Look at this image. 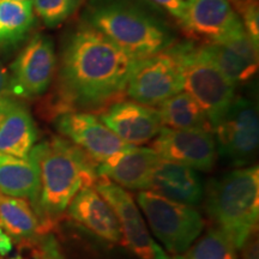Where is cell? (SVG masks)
I'll return each mask as SVG.
<instances>
[{
	"instance_id": "25",
	"label": "cell",
	"mask_w": 259,
	"mask_h": 259,
	"mask_svg": "<svg viewBox=\"0 0 259 259\" xmlns=\"http://www.w3.org/2000/svg\"><path fill=\"white\" fill-rule=\"evenodd\" d=\"M83 0H32V8L45 25L56 28L76 14Z\"/></svg>"
},
{
	"instance_id": "9",
	"label": "cell",
	"mask_w": 259,
	"mask_h": 259,
	"mask_svg": "<svg viewBox=\"0 0 259 259\" xmlns=\"http://www.w3.org/2000/svg\"><path fill=\"white\" fill-rule=\"evenodd\" d=\"M57 69L54 44L45 34H35L11 65L12 97L35 99L50 88Z\"/></svg>"
},
{
	"instance_id": "14",
	"label": "cell",
	"mask_w": 259,
	"mask_h": 259,
	"mask_svg": "<svg viewBox=\"0 0 259 259\" xmlns=\"http://www.w3.org/2000/svg\"><path fill=\"white\" fill-rule=\"evenodd\" d=\"M100 120L131 145L148 143L163 127L158 109L135 101L113 102L101 112Z\"/></svg>"
},
{
	"instance_id": "20",
	"label": "cell",
	"mask_w": 259,
	"mask_h": 259,
	"mask_svg": "<svg viewBox=\"0 0 259 259\" xmlns=\"http://www.w3.org/2000/svg\"><path fill=\"white\" fill-rule=\"evenodd\" d=\"M0 193L23 198L36 211L40 194V178L30 157L19 158L0 154Z\"/></svg>"
},
{
	"instance_id": "31",
	"label": "cell",
	"mask_w": 259,
	"mask_h": 259,
	"mask_svg": "<svg viewBox=\"0 0 259 259\" xmlns=\"http://www.w3.org/2000/svg\"><path fill=\"white\" fill-rule=\"evenodd\" d=\"M11 96V90H10V76L8 71L0 60V97Z\"/></svg>"
},
{
	"instance_id": "4",
	"label": "cell",
	"mask_w": 259,
	"mask_h": 259,
	"mask_svg": "<svg viewBox=\"0 0 259 259\" xmlns=\"http://www.w3.org/2000/svg\"><path fill=\"white\" fill-rule=\"evenodd\" d=\"M205 209L218 231L240 250L258 225L259 168L241 167L212 181Z\"/></svg>"
},
{
	"instance_id": "16",
	"label": "cell",
	"mask_w": 259,
	"mask_h": 259,
	"mask_svg": "<svg viewBox=\"0 0 259 259\" xmlns=\"http://www.w3.org/2000/svg\"><path fill=\"white\" fill-rule=\"evenodd\" d=\"M160 160L153 148L128 145L97 164V177L106 178L122 189L148 191L151 174Z\"/></svg>"
},
{
	"instance_id": "19",
	"label": "cell",
	"mask_w": 259,
	"mask_h": 259,
	"mask_svg": "<svg viewBox=\"0 0 259 259\" xmlns=\"http://www.w3.org/2000/svg\"><path fill=\"white\" fill-rule=\"evenodd\" d=\"M148 191L192 206L202 202L204 197L202 181L196 169L167 160H160L154 168Z\"/></svg>"
},
{
	"instance_id": "24",
	"label": "cell",
	"mask_w": 259,
	"mask_h": 259,
	"mask_svg": "<svg viewBox=\"0 0 259 259\" xmlns=\"http://www.w3.org/2000/svg\"><path fill=\"white\" fill-rule=\"evenodd\" d=\"M174 259H238L236 250L218 229H209L185 253Z\"/></svg>"
},
{
	"instance_id": "18",
	"label": "cell",
	"mask_w": 259,
	"mask_h": 259,
	"mask_svg": "<svg viewBox=\"0 0 259 259\" xmlns=\"http://www.w3.org/2000/svg\"><path fill=\"white\" fill-rule=\"evenodd\" d=\"M66 210L73 221L99 238L112 244H122L120 222L114 210L93 186L78 191Z\"/></svg>"
},
{
	"instance_id": "11",
	"label": "cell",
	"mask_w": 259,
	"mask_h": 259,
	"mask_svg": "<svg viewBox=\"0 0 259 259\" xmlns=\"http://www.w3.org/2000/svg\"><path fill=\"white\" fill-rule=\"evenodd\" d=\"M54 127L97 164L131 145L125 143L100 118L89 112H61L54 115Z\"/></svg>"
},
{
	"instance_id": "8",
	"label": "cell",
	"mask_w": 259,
	"mask_h": 259,
	"mask_svg": "<svg viewBox=\"0 0 259 259\" xmlns=\"http://www.w3.org/2000/svg\"><path fill=\"white\" fill-rule=\"evenodd\" d=\"M212 131L219 154L233 166L241 168L254 160L259 145V118L257 107L250 100L235 97Z\"/></svg>"
},
{
	"instance_id": "2",
	"label": "cell",
	"mask_w": 259,
	"mask_h": 259,
	"mask_svg": "<svg viewBox=\"0 0 259 259\" xmlns=\"http://www.w3.org/2000/svg\"><path fill=\"white\" fill-rule=\"evenodd\" d=\"M40 178L36 213L44 233H50L77 192L95 185V162L82 149L64 137H52L35 144L29 153Z\"/></svg>"
},
{
	"instance_id": "1",
	"label": "cell",
	"mask_w": 259,
	"mask_h": 259,
	"mask_svg": "<svg viewBox=\"0 0 259 259\" xmlns=\"http://www.w3.org/2000/svg\"><path fill=\"white\" fill-rule=\"evenodd\" d=\"M138 60L80 19L61 42L51 112L101 111L119 101Z\"/></svg>"
},
{
	"instance_id": "27",
	"label": "cell",
	"mask_w": 259,
	"mask_h": 259,
	"mask_svg": "<svg viewBox=\"0 0 259 259\" xmlns=\"http://www.w3.org/2000/svg\"><path fill=\"white\" fill-rule=\"evenodd\" d=\"M38 259H66L57 238L52 233H46L37 239Z\"/></svg>"
},
{
	"instance_id": "26",
	"label": "cell",
	"mask_w": 259,
	"mask_h": 259,
	"mask_svg": "<svg viewBox=\"0 0 259 259\" xmlns=\"http://www.w3.org/2000/svg\"><path fill=\"white\" fill-rule=\"evenodd\" d=\"M242 16V25L246 32L258 46L259 44V15L257 0H252L239 10Z\"/></svg>"
},
{
	"instance_id": "10",
	"label": "cell",
	"mask_w": 259,
	"mask_h": 259,
	"mask_svg": "<svg viewBox=\"0 0 259 259\" xmlns=\"http://www.w3.org/2000/svg\"><path fill=\"white\" fill-rule=\"evenodd\" d=\"M95 184V190L112 206L120 222L122 244L139 259H170L151 238L131 194L106 178L100 177Z\"/></svg>"
},
{
	"instance_id": "21",
	"label": "cell",
	"mask_w": 259,
	"mask_h": 259,
	"mask_svg": "<svg viewBox=\"0 0 259 259\" xmlns=\"http://www.w3.org/2000/svg\"><path fill=\"white\" fill-rule=\"evenodd\" d=\"M0 228L18 244L36 241L46 234L28 200L3 193H0Z\"/></svg>"
},
{
	"instance_id": "13",
	"label": "cell",
	"mask_w": 259,
	"mask_h": 259,
	"mask_svg": "<svg viewBox=\"0 0 259 259\" xmlns=\"http://www.w3.org/2000/svg\"><path fill=\"white\" fill-rule=\"evenodd\" d=\"M180 24L186 35L208 45L221 40L242 22L228 0H189Z\"/></svg>"
},
{
	"instance_id": "22",
	"label": "cell",
	"mask_w": 259,
	"mask_h": 259,
	"mask_svg": "<svg viewBox=\"0 0 259 259\" xmlns=\"http://www.w3.org/2000/svg\"><path fill=\"white\" fill-rule=\"evenodd\" d=\"M34 24L32 0H0V48L17 46Z\"/></svg>"
},
{
	"instance_id": "17",
	"label": "cell",
	"mask_w": 259,
	"mask_h": 259,
	"mask_svg": "<svg viewBox=\"0 0 259 259\" xmlns=\"http://www.w3.org/2000/svg\"><path fill=\"white\" fill-rule=\"evenodd\" d=\"M37 130L28 107L12 96L0 97V154L27 158Z\"/></svg>"
},
{
	"instance_id": "30",
	"label": "cell",
	"mask_w": 259,
	"mask_h": 259,
	"mask_svg": "<svg viewBox=\"0 0 259 259\" xmlns=\"http://www.w3.org/2000/svg\"><path fill=\"white\" fill-rule=\"evenodd\" d=\"M14 250V241L4 229L0 228V257H6Z\"/></svg>"
},
{
	"instance_id": "7",
	"label": "cell",
	"mask_w": 259,
	"mask_h": 259,
	"mask_svg": "<svg viewBox=\"0 0 259 259\" xmlns=\"http://www.w3.org/2000/svg\"><path fill=\"white\" fill-rule=\"evenodd\" d=\"M184 90L181 44L139 59L132 70L125 93L135 102L157 106Z\"/></svg>"
},
{
	"instance_id": "3",
	"label": "cell",
	"mask_w": 259,
	"mask_h": 259,
	"mask_svg": "<svg viewBox=\"0 0 259 259\" xmlns=\"http://www.w3.org/2000/svg\"><path fill=\"white\" fill-rule=\"evenodd\" d=\"M155 8L139 0H88L82 19L130 56L143 59L176 44L173 30Z\"/></svg>"
},
{
	"instance_id": "5",
	"label": "cell",
	"mask_w": 259,
	"mask_h": 259,
	"mask_svg": "<svg viewBox=\"0 0 259 259\" xmlns=\"http://www.w3.org/2000/svg\"><path fill=\"white\" fill-rule=\"evenodd\" d=\"M184 90L198 103L213 127L235 100L232 83L210 57L203 45L183 42Z\"/></svg>"
},
{
	"instance_id": "32",
	"label": "cell",
	"mask_w": 259,
	"mask_h": 259,
	"mask_svg": "<svg viewBox=\"0 0 259 259\" xmlns=\"http://www.w3.org/2000/svg\"><path fill=\"white\" fill-rule=\"evenodd\" d=\"M228 2L232 3V4L236 8V10H238V11H239V10H240L242 6L247 4V3L252 2V0H228Z\"/></svg>"
},
{
	"instance_id": "15",
	"label": "cell",
	"mask_w": 259,
	"mask_h": 259,
	"mask_svg": "<svg viewBox=\"0 0 259 259\" xmlns=\"http://www.w3.org/2000/svg\"><path fill=\"white\" fill-rule=\"evenodd\" d=\"M203 46L222 73L235 85L252 78L257 72L258 46L248 36L244 25L221 40Z\"/></svg>"
},
{
	"instance_id": "28",
	"label": "cell",
	"mask_w": 259,
	"mask_h": 259,
	"mask_svg": "<svg viewBox=\"0 0 259 259\" xmlns=\"http://www.w3.org/2000/svg\"><path fill=\"white\" fill-rule=\"evenodd\" d=\"M149 3L156 6V8H161L162 10L168 12L178 21H181L184 18L186 10V2L185 0H149Z\"/></svg>"
},
{
	"instance_id": "23",
	"label": "cell",
	"mask_w": 259,
	"mask_h": 259,
	"mask_svg": "<svg viewBox=\"0 0 259 259\" xmlns=\"http://www.w3.org/2000/svg\"><path fill=\"white\" fill-rule=\"evenodd\" d=\"M160 113L162 125L176 130H210L211 125L204 114L198 103L187 93L180 92L177 95L164 100L160 103Z\"/></svg>"
},
{
	"instance_id": "12",
	"label": "cell",
	"mask_w": 259,
	"mask_h": 259,
	"mask_svg": "<svg viewBox=\"0 0 259 259\" xmlns=\"http://www.w3.org/2000/svg\"><path fill=\"white\" fill-rule=\"evenodd\" d=\"M153 149L161 160L185 164L197 170H210L216 162V143L210 130L162 127Z\"/></svg>"
},
{
	"instance_id": "29",
	"label": "cell",
	"mask_w": 259,
	"mask_h": 259,
	"mask_svg": "<svg viewBox=\"0 0 259 259\" xmlns=\"http://www.w3.org/2000/svg\"><path fill=\"white\" fill-rule=\"evenodd\" d=\"M242 247H244V259H259L258 238L254 236V233L246 240Z\"/></svg>"
},
{
	"instance_id": "6",
	"label": "cell",
	"mask_w": 259,
	"mask_h": 259,
	"mask_svg": "<svg viewBox=\"0 0 259 259\" xmlns=\"http://www.w3.org/2000/svg\"><path fill=\"white\" fill-rule=\"evenodd\" d=\"M154 235L169 253L183 254L192 246L204 229V220L192 205L174 202L153 191L137 193Z\"/></svg>"
}]
</instances>
